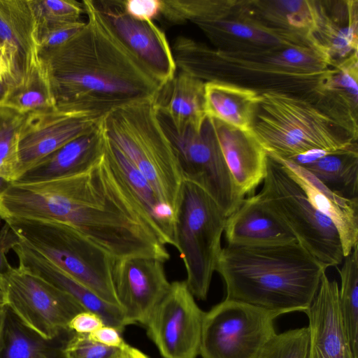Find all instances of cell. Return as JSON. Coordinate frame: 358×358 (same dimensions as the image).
I'll list each match as a JSON object with an SVG mask.
<instances>
[{"label":"cell","mask_w":358,"mask_h":358,"mask_svg":"<svg viewBox=\"0 0 358 358\" xmlns=\"http://www.w3.org/2000/svg\"><path fill=\"white\" fill-rule=\"evenodd\" d=\"M238 8L268 28L312 40L316 0H244L239 1Z\"/></svg>","instance_id":"obj_28"},{"label":"cell","mask_w":358,"mask_h":358,"mask_svg":"<svg viewBox=\"0 0 358 358\" xmlns=\"http://www.w3.org/2000/svg\"><path fill=\"white\" fill-rule=\"evenodd\" d=\"M204 86L201 80L176 71L153 100L157 112L166 117L178 131L189 127L199 131L206 118Z\"/></svg>","instance_id":"obj_26"},{"label":"cell","mask_w":358,"mask_h":358,"mask_svg":"<svg viewBox=\"0 0 358 358\" xmlns=\"http://www.w3.org/2000/svg\"><path fill=\"white\" fill-rule=\"evenodd\" d=\"M26 116L6 103L0 105V178L8 182L22 176L18 144Z\"/></svg>","instance_id":"obj_34"},{"label":"cell","mask_w":358,"mask_h":358,"mask_svg":"<svg viewBox=\"0 0 358 358\" xmlns=\"http://www.w3.org/2000/svg\"><path fill=\"white\" fill-rule=\"evenodd\" d=\"M87 22L68 41L40 55L56 108L103 115L122 106L152 100L162 87L114 35L93 0L82 1Z\"/></svg>","instance_id":"obj_1"},{"label":"cell","mask_w":358,"mask_h":358,"mask_svg":"<svg viewBox=\"0 0 358 358\" xmlns=\"http://www.w3.org/2000/svg\"><path fill=\"white\" fill-rule=\"evenodd\" d=\"M102 117L57 108L27 114L18 144L22 176L52 152L90 131Z\"/></svg>","instance_id":"obj_15"},{"label":"cell","mask_w":358,"mask_h":358,"mask_svg":"<svg viewBox=\"0 0 358 358\" xmlns=\"http://www.w3.org/2000/svg\"><path fill=\"white\" fill-rule=\"evenodd\" d=\"M103 19L122 45L162 87L177 71L165 33L153 21L127 15L122 0H93Z\"/></svg>","instance_id":"obj_13"},{"label":"cell","mask_w":358,"mask_h":358,"mask_svg":"<svg viewBox=\"0 0 358 358\" xmlns=\"http://www.w3.org/2000/svg\"><path fill=\"white\" fill-rule=\"evenodd\" d=\"M0 51L17 87L41 61L38 24L31 0H0Z\"/></svg>","instance_id":"obj_16"},{"label":"cell","mask_w":358,"mask_h":358,"mask_svg":"<svg viewBox=\"0 0 358 358\" xmlns=\"http://www.w3.org/2000/svg\"><path fill=\"white\" fill-rule=\"evenodd\" d=\"M7 306L5 294L0 285V313H2Z\"/></svg>","instance_id":"obj_46"},{"label":"cell","mask_w":358,"mask_h":358,"mask_svg":"<svg viewBox=\"0 0 358 358\" xmlns=\"http://www.w3.org/2000/svg\"><path fill=\"white\" fill-rule=\"evenodd\" d=\"M104 152L147 214L161 242L176 248V214L162 201L147 179L105 134Z\"/></svg>","instance_id":"obj_27"},{"label":"cell","mask_w":358,"mask_h":358,"mask_svg":"<svg viewBox=\"0 0 358 358\" xmlns=\"http://www.w3.org/2000/svg\"><path fill=\"white\" fill-rule=\"evenodd\" d=\"M13 250L18 258L19 266L68 293L85 310L99 315L104 325L113 327L120 332L127 326L120 306L101 299L92 290L29 248L20 240Z\"/></svg>","instance_id":"obj_24"},{"label":"cell","mask_w":358,"mask_h":358,"mask_svg":"<svg viewBox=\"0 0 358 358\" xmlns=\"http://www.w3.org/2000/svg\"><path fill=\"white\" fill-rule=\"evenodd\" d=\"M20 240L103 301L119 306L113 259L73 227L60 222L4 220Z\"/></svg>","instance_id":"obj_6"},{"label":"cell","mask_w":358,"mask_h":358,"mask_svg":"<svg viewBox=\"0 0 358 358\" xmlns=\"http://www.w3.org/2000/svg\"><path fill=\"white\" fill-rule=\"evenodd\" d=\"M281 315L225 298L205 313L199 355L202 358H257L277 334L274 322Z\"/></svg>","instance_id":"obj_9"},{"label":"cell","mask_w":358,"mask_h":358,"mask_svg":"<svg viewBox=\"0 0 358 358\" xmlns=\"http://www.w3.org/2000/svg\"><path fill=\"white\" fill-rule=\"evenodd\" d=\"M305 192L308 201L328 217L340 236L344 257L358 244V198L349 199L334 192L310 172L294 162L272 154Z\"/></svg>","instance_id":"obj_20"},{"label":"cell","mask_w":358,"mask_h":358,"mask_svg":"<svg viewBox=\"0 0 358 358\" xmlns=\"http://www.w3.org/2000/svg\"><path fill=\"white\" fill-rule=\"evenodd\" d=\"M1 221H3V220H2V219L0 217V225H1Z\"/></svg>","instance_id":"obj_49"},{"label":"cell","mask_w":358,"mask_h":358,"mask_svg":"<svg viewBox=\"0 0 358 358\" xmlns=\"http://www.w3.org/2000/svg\"><path fill=\"white\" fill-rule=\"evenodd\" d=\"M289 160L334 192L349 199L358 198L357 144L334 152L312 151Z\"/></svg>","instance_id":"obj_29"},{"label":"cell","mask_w":358,"mask_h":358,"mask_svg":"<svg viewBox=\"0 0 358 358\" xmlns=\"http://www.w3.org/2000/svg\"><path fill=\"white\" fill-rule=\"evenodd\" d=\"M104 325L97 314L85 310L75 315L69 323V329L73 332L90 334Z\"/></svg>","instance_id":"obj_40"},{"label":"cell","mask_w":358,"mask_h":358,"mask_svg":"<svg viewBox=\"0 0 358 358\" xmlns=\"http://www.w3.org/2000/svg\"><path fill=\"white\" fill-rule=\"evenodd\" d=\"M124 350L96 342L87 334L73 332L65 345L64 354V358H121Z\"/></svg>","instance_id":"obj_37"},{"label":"cell","mask_w":358,"mask_h":358,"mask_svg":"<svg viewBox=\"0 0 358 358\" xmlns=\"http://www.w3.org/2000/svg\"><path fill=\"white\" fill-rule=\"evenodd\" d=\"M9 182L0 178V192L3 191Z\"/></svg>","instance_id":"obj_47"},{"label":"cell","mask_w":358,"mask_h":358,"mask_svg":"<svg viewBox=\"0 0 358 358\" xmlns=\"http://www.w3.org/2000/svg\"><path fill=\"white\" fill-rule=\"evenodd\" d=\"M257 194L297 242L320 262L328 268L343 262L342 244L334 224L313 207L301 186L268 154L263 187Z\"/></svg>","instance_id":"obj_8"},{"label":"cell","mask_w":358,"mask_h":358,"mask_svg":"<svg viewBox=\"0 0 358 358\" xmlns=\"http://www.w3.org/2000/svg\"><path fill=\"white\" fill-rule=\"evenodd\" d=\"M171 50L177 69L203 82H224L260 94L274 92L306 100L333 67L329 57L316 45L224 52L180 36Z\"/></svg>","instance_id":"obj_2"},{"label":"cell","mask_w":358,"mask_h":358,"mask_svg":"<svg viewBox=\"0 0 358 358\" xmlns=\"http://www.w3.org/2000/svg\"><path fill=\"white\" fill-rule=\"evenodd\" d=\"M121 332L113 327L103 325L90 334L89 338L104 345L125 350L129 345L122 338Z\"/></svg>","instance_id":"obj_41"},{"label":"cell","mask_w":358,"mask_h":358,"mask_svg":"<svg viewBox=\"0 0 358 358\" xmlns=\"http://www.w3.org/2000/svg\"><path fill=\"white\" fill-rule=\"evenodd\" d=\"M227 245L266 246L297 242L287 226L264 204L259 195L243 199L226 220Z\"/></svg>","instance_id":"obj_23"},{"label":"cell","mask_w":358,"mask_h":358,"mask_svg":"<svg viewBox=\"0 0 358 358\" xmlns=\"http://www.w3.org/2000/svg\"><path fill=\"white\" fill-rule=\"evenodd\" d=\"M335 266L341 278L339 306L352 350L358 357V244Z\"/></svg>","instance_id":"obj_33"},{"label":"cell","mask_w":358,"mask_h":358,"mask_svg":"<svg viewBox=\"0 0 358 358\" xmlns=\"http://www.w3.org/2000/svg\"><path fill=\"white\" fill-rule=\"evenodd\" d=\"M4 310L0 313V338H1V331H2V328H3V324Z\"/></svg>","instance_id":"obj_48"},{"label":"cell","mask_w":358,"mask_h":358,"mask_svg":"<svg viewBox=\"0 0 358 358\" xmlns=\"http://www.w3.org/2000/svg\"><path fill=\"white\" fill-rule=\"evenodd\" d=\"M163 0H122L124 12L141 21H153L160 15Z\"/></svg>","instance_id":"obj_39"},{"label":"cell","mask_w":358,"mask_h":358,"mask_svg":"<svg viewBox=\"0 0 358 358\" xmlns=\"http://www.w3.org/2000/svg\"><path fill=\"white\" fill-rule=\"evenodd\" d=\"M157 115L174 146L184 180L204 190L228 217L245 196L236 186L210 118L206 117L199 131L191 127L178 131L166 117Z\"/></svg>","instance_id":"obj_10"},{"label":"cell","mask_w":358,"mask_h":358,"mask_svg":"<svg viewBox=\"0 0 358 358\" xmlns=\"http://www.w3.org/2000/svg\"><path fill=\"white\" fill-rule=\"evenodd\" d=\"M20 242V238L4 222L0 229V275L6 273L11 266L8 262V252Z\"/></svg>","instance_id":"obj_42"},{"label":"cell","mask_w":358,"mask_h":358,"mask_svg":"<svg viewBox=\"0 0 358 358\" xmlns=\"http://www.w3.org/2000/svg\"><path fill=\"white\" fill-rule=\"evenodd\" d=\"M261 96L251 130L267 153L289 159L357 144V138L308 100L274 92Z\"/></svg>","instance_id":"obj_5"},{"label":"cell","mask_w":358,"mask_h":358,"mask_svg":"<svg viewBox=\"0 0 358 358\" xmlns=\"http://www.w3.org/2000/svg\"><path fill=\"white\" fill-rule=\"evenodd\" d=\"M121 358H150L139 350L128 345Z\"/></svg>","instance_id":"obj_44"},{"label":"cell","mask_w":358,"mask_h":358,"mask_svg":"<svg viewBox=\"0 0 358 358\" xmlns=\"http://www.w3.org/2000/svg\"><path fill=\"white\" fill-rule=\"evenodd\" d=\"M206 117L236 128L251 131L261 94L253 90L220 81L205 82Z\"/></svg>","instance_id":"obj_31"},{"label":"cell","mask_w":358,"mask_h":358,"mask_svg":"<svg viewBox=\"0 0 358 358\" xmlns=\"http://www.w3.org/2000/svg\"><path fill=\"white\" fill-rule=\"evenodd\" d=\"M103 151L104 133L101 120L90 131L67 143L38 162L17 181L39 182L80 173L96 162Z\"/></svg>","instance_id":"obj_25"},{"label":"cell","mask_w":358,"mask_h":358,"mask_svg":"<svg viewBox=\"0 0 358 358\" xmlns=\"http://www.w3.org/2000/svg\"><path fill=\"white\" fill-rule=\"evenodd\" d=\"M316 6L311 38L334 66L357 53L358 1L316 0Z\"/></svg>","instance_id":"obj_22"},{"label":"cell","mask_w":358,"mask_h":358,"mask_svg":"<svg viewBox=\"0 0 358 358\" xmlns=\"http://www.w3.org/2000/svg\"><path fill=\"white\" fill-rule=\"evenodd\" d=\"M7 306L31 329L53 338L69 329L83 306L68 293L19 266L0 275ZM71 331V330H70Z\"/></svg>","instance_id":"obj_11"},{"label":"cell","mask_w":358,"mask_h":358,"mask_svg":"<svg viewBox=\"0 0 358 358\" xmlns=\"http://www.w3.org/2000/svg\"><path fill=\"white\" fill-rule=\"evenodd\" d=\"M85 23L79 21L57 27L41 36L40 55L55 49L68 41L84 27Z\"/></svg>","instance_id":"obj_38"},{"label":"cell","mask_w":358,"mask_h":358,"mask_svg":"<svg viewBox=\"0 0 358 358\" xmlns=\"http://www.w3.org/2000/svg\"><path fill=\"white\" fill-rule=\"evenodd\" d=\"M72 333L66 330L55 338H45L7 306L0 338V358H64V349Z\"/></svg>","instance_id":"obj_30"},{"label":"cell","mask_w":358,"mask_h":358,"mask_svg":"<svg viewBox=\"0 0 358 358\" xmlns=\"http://www.w3.org/2000/svg\"><path fill=\"white\" fill-rule=\"evenodd\" d=\"M153 100L130 103L103 115L112 141L177 215L184 178L173 145L164 130Z\"/></svg>","instance_id":"obj_4"},{"label":"cell","mask_w":358,"mask_h":358,"mask_svg":"<svg viewBox=\"0 0 358 358\" xmlns=\"http://www.w3.org/2000/svg\"><path fill=\"white\" fill-rule=\"evenodd\" d=\"M0 82L6 84L10 90L16 87V82L10 68L0 51Z\"/></svg>","instance_id":"obj_43"},{"label":"cell","mask_w":358,"mask_h":358,"mask_svg":"<svg viewBox=\"0 0 358 358\" xmlns=\"http://www.w3.org/2000/svg\"><path fill=\"white\" fill-rule=\"evenodd\" d=\"M227 217L204 190L184 182L177 213L176 248L183 259L187 286L198 299L207 298L222 248L221 238Z\"/></svg>","instance_id":"obj_7"},{"label":"cell","mask_w":358,"mask_h":358,"mask_svg":"<svg viewBox=\"0 0 358 358\" xmlns=\"http://www.w3.org/2000/svg\"><path fill=\"white\" fill-rule=\"evenodd\" d=\"M210 120L236 186L243 196L254 195L266 175V151L252 130L244 131L220 120Z\"/></svg>","instance_id":"obj_21"},{"label":"cell","mask_w":358,"mask_h":358,"mask_svg":"<svg viewBox=\"0 0 358 358\" xmlns=\"http://www.w3.org/2000/svg\"><path fill=\"white\" fill-rule=\"evenodd\" d=\"M308 327L289 329L276 334L257 358H308Z\"/></svg>","instance_id":"obj_36"},{"label":"cell","mask_w":358,"mask_h":358,"mask_svg":"<svg viewBox=\"0 0 358 358\" xmlns=\"http://www.w3.org/2000/svg\"><path fill=\"white\" fill-rule=\"evenodd\" d=\"M112 277L127 325L138 323L145 327L171 287L164 262L151 257L113 259Z\"/></svg>","instance_id":"obj_14"},{"label":"cell","mask_w":358,"mask_h":358,"mask_svg":"<svg viewBox=\"0 0 358 358\" xmlns=\"http://www.w3.org/2000/svg\"><path fill=\"white\" fill-rule=\"evenodd\" d=\"M4 103L22 114L56 108L48 70L41 58L24 83L10 91Z\"/></svg>","instance_id":"obj_32"},{"label":"cell","mask_w":358,"mask_h":358,"mask_svg":"<svg viewBox=\"0 0 358 358\" xmlns=\"http://www.w3.org/2000/svg\"><path fill=\"white\" fill-rule=\"evenodd\" d=\"M36 15L38 39L50 29L79 21L85 13L82 2L76 0H31Z\"/></svg>","instance_id":"obj_35"},{"label":"cell","mask_w":358,"mask_h":358,"mask_svg":"<svg viewBox=\"0 0 358 358\" xmlns=\"http://www.w3.org/2000/svg\"><path fill=\"white\" fill-rule=\"evenodd\" d=\"M205 312L185 281H175L152 313L145 327L164 358H196Z\"/></svg>","instance_id":"obj_12"},{"label":"cell","mask_w":358,"mask_h":358,"mask_svg":"<svg viewBox=\"0 0 358 358\" xmlns=\"http://www.w3.org/2000/svg\"><path fill=\"white\" fill-rule=\"evenodd\" d=\"M358 54L326 73L309 99L322 113L358 138Z\"/></svg>","instance_id":"obj_19"},{"label":"cell","mask_w":358,"mask_h":358,"mask_svg":"<svg viewBox=\"0 0 358 358\" xmlns=\"http://www.w3.org/2000/svg\"><path fill=\"white\" fill-rule=\"evenodd\" d=\"M223 17L194 22L215 49L224 52H256L281 47L315 45L308 38L268 28L238 8Z\"/></svg>","instance_id":"obj_17"},{"label":"cell","mask_w":358,"mask_h":358,"mask_svg":"<svg viewBox=\"0 0 358 358\" xmlns=\"http://www.w3.org/2000/svg\"><path fill=\"white\" fill-rule=\"evenodd\" d=\"M328 267L298 242L266 246L227 245L215 271L227 299L283 314L306 312Z\"/></svg>","instance_id":"obj_3"},{"label":"cell","mask_w":358,"mask_h":358,"mask_svg":"<svg viewBox=\"0 0 358 358\" xmlns=\"http://www.w3.org/2000/svg\"><path fill=\"white\" fill-rule=\"evenodd\" d=\"M337 281L324 273L308 310V358H358L354 354L343 321Z\"/></svg>","instance_id":"obj_18"},{"label":"cell","mask_w":358,"mask_h":358,"mask_svg":"<svg viewBox=\"0 0 358 358\" xmlns=\"http://www.w3.org/2000/svg\"><path fill=\"white\" fill-rule=\"evenodd\" d=\"M10 90L4 83L0 82V105L6 102Z\"/></svg>","instance_id":"obj_45"}]
</instances>
